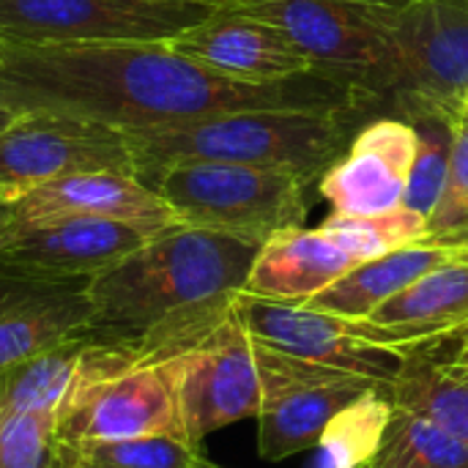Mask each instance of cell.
I'll use <instances>...</instances> for the list:
<instances>
[{"label":"cell","instance_id":"37","mask_svg":"<svg viewBox=\"0 0 468 468\" xmlns=\"http://www.w3.org/2000/svg\"><path fill=\"white\" fill-rule=\"evenodd\" d=\"M359 468H373V466H370V463H367V466H359Z\"/></svg>","mask_w":468,"mask_h":468},{"label":"cell","instance_id":"9","mask_svg":"<svg viewBox=\"0 0 468 468\" xmlns=\"http://www.w3.org/2000/svg\"><path fill=\"white\" fill-rule=\"evenodd\" d=\"M186 439L203 444L206 436L255 420L261 411V373L255 340L233 313L189 340L167 359Z\"/></svg>","mask_w":468,"mask_h":468},{"label":"cell","instance_id":"32","mask_svg":"<svg viewBox=\"0 0 468 468\" xmlns=\"http://www.w3.org/2000/svg\"><path fill=\"white\" fill-rule=\"evenodd\" d=\"M14 121H16V112L0 104V132H5V129H8V126L14 123Z\"/></svg>","mask_w":468,"mask_h":468},{"label":"cell","instance_id":"13","mask_svg":"<svg viewBox=\"0 0 468 468\" xmlns=\"http://www.w3.org/2000/svg\"><path fill=\"white\" fill-rule=\"evenodd\" d=\"M151 236L137 225L115 219H52L0 230V266L44 277L90 280L143 247Z\"/></svg>","mask_w":468,"mask_h":468},{"label":"cell","instance_id":"21","mask_svg":"<svg viewBox=\"0 0 468 468\" xmlns=\"http://www.w3.org/2000/svg\"><path fill=\"white\" fill-rule=\"evenodd\" d=\"M441 346L409 351L389 384V398L392 406L431 420L468 444V367L441 354Z\"/></svg>","mask_w":468,"mask_h":468},{"label":"cell","instance_id":"16","mask_svg":"<svg viewBox=\"0 0 468 468\" xmlns=\"http://www.w3.org/2000/svg\"><path fill=\"white\" fill-rule=\"evenodd\" d=\"M90 326L88 280L0 266V370Z\"/></svg>","mask_w":468,"mask_h":468},{"label":"cell","instance_id":"10","mask_svg":"<svg viewBox=\"0 0 468 468\" xmlns=\"http://www.w3.org/2000/svg\"><path fill=\"white\" fill-rule=\"evenodd\" d=\"M280 27L321 71L351 80L373 107L387 69L384 11L343 0H236L225 5Z\"/></svg>","mask_w":468,"mask_h":468},{"label":"cell","instance_id":"35","mask_svg":"<svg viewBox=\"0 0 468 468\" xmlns=\"http://www.w3.org/2000/svg\"><path fill=\"white\" fill-rule=\"evenodd\" d=\"M55 468H93V466H80V463H69V461H60V458L55 455Z\"/></svg>","mask_w":468,"mask_h":468},{"label":"cell","instance_id":"20","mask_svg":"<svg viewBox=\"0 0 468 468\" xmlns=\"http://www.w3.org/2000/svg\"><path fill=\"white\" fill-rule=\"evenodd\" d=\"M461 258H468V244H439L431 239L409 244L381 258L356 263L348 274H343L326 291L313 296L307 307L351 321L370 318L384 302H389L395 293H400L428 271Z\"/></svg>","mask_w":468,"mask_h":468},{"label":"cell","instance_id":"14","mask_svg":"<svg viewBox=\"0 0 468 468\" xmlns=\"http://www.w3.org/2000/svg\"><path fill=\"white\" fill-rule=\"evenodd\" d=\"M69 217H96L137 225L148 233L178 225L165 200L145 186L132 173L99 170L77 173L49 181L11 206H0V230L69 219Z\"/></svg>","mask_w":468,"mask_h":468},{"label":"cell","instance_id":"2","mask_svg":"<svg viewBox=\"0 0 468 468\" xmlns=\"http://www.w3.org/2000/svg\"><path fill=\"white\" fill-rule=\"evenodd\" d=\"M261 244L173 225L88 280L93 326L123 337L181 335L219 321L244 291Z\"/></svg>","mask_w":468,"mask_h":468},{"label":"cell","instance_id":"5","mask_svg":"<svg viewBox=\"0 0 468 468\" xmlns=\"http://www.w3.org/2000/svg\"><path fill=\"white\" fill-rule=\"evenodd\" d=\"M378 107L392 118H461L468 93V0H414L384 11Z\"/></svg>","mask_w":468,"mask_h":468},{"label":"cell","instance_id":"34","mask_svg":"<svg viewBox=\"0 0 468 468\" xmlns=\"http://www.w3.org/2000/svg\"><path fill=\"white\" fill-rule=\"evenodd\" d=\"M189 468H222V466H217V463H211V461H208V458L203 455L200 461H195V463H192V466H189Z\"/></svg>","mask_w":468,"mask_h":468},{"label":"cell","instance_id":"19","mask_svg":"<svg viewBox=\"0 0 468 468\" xmlns=\"http://www.w3.org/2000/svg\"><path fill=\"white\" fill-rule=\"evenodd\" d=\"M354 266L356 261L318 228H288L261 244L247 274L244 293L271 302L307 304Z\"/></svg>","mask_w":468,"mask_h":468},{"label":"cell","instance_id":"28","mask_svg":"<svg viewBox=\"0 0 468 468\" xmlns=\"http://www.w3.org/2000/svg\"><path fill=\"white\" fill-rule=\"evenodd\" d=\"M428 239L439 244H468V112L455 121L450 173L441 200L428 219Z\"/></svg>","mask_w":468,"mask_h":468},{"label":"cell","instance_id":"11","mask_svg":"<svg viewBox=\"0 0 468 468\" xmlns=\"http://www.w3.org/2000/svg\"><path fill=\"white\" fill-rule=\"evenodd\" d=\"M132 173L126 134L93 121L55 112H16L0 132V206L77 173Z\"/></svg>","mask_w":468,"mask_h":468},{"label":"cell","instance_id":"18","mask_svg":"<svg viewBox=\"0 0 468 468\" xmlns=\"http://www.w3.org/2000/svg\"><path fill=\"white\" fill-rule=\"evenodd\" d=\"M167 44L211 71L247 82H280L315 71V63L280 27L228 8Z\"/></svg>","mask_w":468,"mask_h":468},{"label":"cell","instance_id":"8","mask_svg":"<svg viewBox=\"0 0 468 468\" xmlns=\"http://www.w3.org/2000/svg\"><path fill=\"white\" fill-rule=\"evenodd\" d=\"M261 373L258 452L263 461H288L321 444L329 422L384 381L304 362L255 343Z\"/></svg>","mask_w":468,"mask_h":468},{"label":"cell","instance_id":"15","mask_svg":"<svg viewBox=\"0 0 468 468\" xmlns=\"http://www.w3.org/2000/svg\"><path fill=\"white\" fill-rule=\"evenodd\" d=\"M417 156V129L400 118H376L321 178V195L340 217L381 214L403 203Z\"/></svg>","mask_w":468,"mask_h":468},{"label":"cell","instance_id":"25","mask_svg":"<svg viewBox=\"0 0 468 468\" xmlns=\"http://www.w3.org/2000/svg\"><path fill=\"white\" fill-rule=\"evenodd\" d=\"M318 230L326 233L340 250H346L356 263H365L387 252L403 250L409 244L428 241V217L400 203L389 211L367 217L332 214Z\"/></svg>","mask_w":468,"mask_h":468},{"label":"cell","instance_id":"27","mask_svg":"<svg viewBox=\"0 0 468 468\" xmlns=\"http://www.w3.org/2000/svg\"><path fill=\"white\" fill-rule=\"evenodd\" d=\"M455 121L458 118H447V115H425L411 121V126L417 129V156L406 181L403 206L428 219L439 206L447 184Z\"/></svg>","mask_w":468,"mask_h":468},{"label":"cell","instance_id":"30","mask_svg":"<svg viewBox=\"0 0 468 468\" xmlns=\"http://www.w3.org/2000/svg\"><path fill=\"white\" fill-rule=\"evenodd\" d=\"M447 356L468 367V326L466 329H461V332L450 340V354H447Z\"/></svg>","mask_w":468,"mask_h":468},{"label":"cell","instance_id":"17","mask_svg":"<svg viewBox=\"0 0 468 468\" xmlns=\"http://www.w3.org/2000/svg\"><path fill=\"white\" fill-rule=\"evenodd\" d=\"M466 326L468 258L428 271L384 302L370 318L351 321L359 340L398 354L441 346Z\"/></svg>","mask_w":468,"mask_h":468},{"label":"cell","instance_id":"4","mask_svg":"<svg viewBox=\"0 0 468 468\" xmlns=\"http://www.w3.org/2000/svg\"><path fill=\"white\" fill-rule=\"evenodd\" d=\"M140 436L186 439L173 373L167 362L148 359L134 337L93 326L77 381L58 409L55 439L82 444Z\"/></svg>","mask_w":468,"mask_h":468},{"label":"cell","instance_id":"29","mask_svg":"<svg viewBox=\"0 0 468 468\" xmlns=\"http://www.w3.org/2000/svg\"><path fill=\"white\" fill-rule=\"evenodd\" d=\"M55 417L0 411V468H55Z\"/></svg>","mask_w":468,"mask_h":468},{"label":"cell","instance_id":"1","mask_svg":"<svg viewBox=\"0 0 468 468\" xmlns=\"http://www.w3.org/2000/svg\"><path fill=\"white\" fill-rule=\"evenodd\" d=\"M0 104L112 126L156 129L244 110L370 112L351 82L310 71L247 82L211 71L170 44H25L0 41Z\"/></svg>","mask_w":468,"mask_h":468},{"label":"cell","instance_id":"23","mask_svg":"<svg viewBox=\"0 0 468 468\" xmlns=\"http://www.w3.org/2000/svg\"><path fill=\"white\" fill-rule=\"evenodd\" d=\"M389 384L367 389L351 406H346L324 431L321 450L326 468H359L373 463L387 425L392 420Z\"/></svg>","mask_w":468,"mask_h":468},{"label":"cell","instance_id":"6","mask_svg":"<svg viewBox=\"0 0 468 468\" xmlns=\"http://www.w3.org/2000/svg\"><path fill=\"white\" fill-rule=\"evenodd\" d=\"M307 178L252 165L178 162L159 170L151 186L178 225L269 241L274 233L302 228L307 219Z\"/></svg>","mask_w":468,"mask_h":468},{"label":"cell","instance_id":"22","mask_svg":"<svg viewBox=\"0 0 468 468\" xmlns=\"http://www.w3.org/2000/svg\"><path fill=\"white\" fill-rule=\"evenodd\" d=\"M90 337L93 326L0 370V411L58 417V409L77 381Z\"/></svg>","mask_w":468,"mask_h":468},{"label":"cell","instance_id":"12","mask_svg":"<svg viewBox=\"0 0 468 468\" xmlns=\"http://www.w3.org/2000/svg\"><path fill=\"white\" fill-rule=\"evenodd\" d=\"M236 315L247 335L266 348L304 362L367 376L384 384L395 381L406 359V354L359 340L348 318L307 304L271 302L241 291L236 296Z\"/></svg>","mask_w":468,"mask_h":468},{"label":"cell","instance_id":"3","mask_svg":"<svg viewBox=\"0 0 468 468\" xmlns=\"http://www.w3.org/2000/svg\"><path fill=\"white\" fill-rule=\"evenodd\" d=\"M356 118V112L244 110L123 134L143 184L178 162L271 167L310 181L346 154Z\"/></svg>","mask_w":468,"mask_h":468},{"label":"cell","instance_id":"7","mask_svg":"<svg viewBox=\"0 0 468 468\" xmlns=\"http://www.w3.org/2000/svg\"><path fill=\"white\" fill-rule=\"evenodd\" d=\"M217 11L189 0H0V41L167 44Z\"/></svg>","mask_w":468,"mask_h":468},{"label":"cell","instance_id":"31","mask_svg":"<svg viewBox=\"0 0 468 468\" xmlns=\"http://www.w3.org/2000/svg\"><path fill=\"white\" fill-rule=\"evenodd\" d=\"M343 3H356V5H373V8H403L414 0H343Z\"/></svg>","mask_w":468,"mask_h":468},{"label":"cell","instance_id":"33","mask_svg":"<svg viewBox=\"0 0 468 468\" xmlns=\"http://www.w3.org/2000/svg\"><path fill=\"white\" fill-rule=\"evenodd\" d=\"M189 3H206V5H217V8H225V5H233L236 0H189Z\"/></svg>","mask_w":468,"mask_h":468},{"label":"cell","instance_id":"26","mask_svg":"<svg viewBox=\"0 0 468 468\" xmlns=\"http://www.w3.org/2000/svg\"><path fill=\"white\" fill-rule=\"evenodd\" d=\"M55 455L93 468H189L203 458L200 447L176 436H140L118 441L55 444Z\"/></svg>","mask_w":468,"mask_h":468},{"label":"cell","instance_id":"24","mask_svg":"<svg viewBox=\"0 0 468 468\" xmlns=\"http://www.w3.org/2000/svg\"><path fill=\"white\" fill-rule=\"evenodd\" d=\"M373 468H468V444L431 420L406 409H392Z\"/></svg>","mask_w":468,"mask_h":468},{"label":"cell","instance_id":"36","mask_svg":"<svg viewBox=\"0 0 468 468\" xmlns=\"http://www.w3.org/2000/svg\"><path fill=\"white\" fill-rule=\"evenodd\" d=\"M463 112H468V93H466V104H463Z\"/></svg>","mask_w":468,"mask_h":468}]
</instances>
